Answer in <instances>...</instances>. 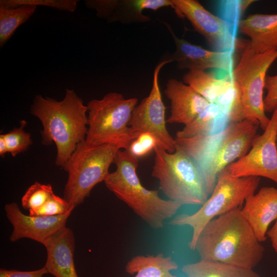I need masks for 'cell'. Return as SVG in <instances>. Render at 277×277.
Listing matches in <instances>:
<instances>
[{
	"label": "cell",
	"mask_w": 277,
	"mask_h": 277,
	"mask_svg": "<svg viewBox=\"0 0 277 277\" xmlns=\"http://www.w3.org/2000/svg\"><path fill=\"white\" fill-rule=\"evenodd\" d=\"M186 277H261L253 269L200 260L182 267Z\"/></svg>",
	"instance_id": "22"
},
{
	"label": "cell",
	"mask_w": 277,
	"mask_h": 277,
	"mask_svg": "<svg viewBox=\"0 0 277 277\" xmlns=\"http://www.w3.org/2000/svg\"><path fill=\"white\" fill-rule=\"evenodd\" d=\"M157 146H159V143L156 137L146 132L139 134L131 140L125 150L130 155L138 159L149 154Z\"/></svg>",
	"instance_id": "29"
},
{
	"label": "cell",
	"mask_w": 277,
	"mask_h": 277,
	"mask_svg": "<svg viewBox=\"0 0 277 277\" xmlns=\"http://www.w3.org/2000/svg\"><path fill=\"white\" fill-rule=\"evenodd\" d=\"M267 236L270 239L272 246L277 253V219L270 229L268 230Z\"/></svg>",
	"instance_id": "33"
},
{
	"label": "cell",
	"mask_w": 277,
	"mask_h": 277,
	"mask_svg": "<svg viewBox=\"0 0 277 277\" xmlns=\"http://www.w3.org/2000/svg\"><path fill=\"white\" fill-rule=\"evenodd\" d=\"M165 25L172 35L175 50L168 58L175 61L180 69L204 70L215 69L231 73L234 67L232 52L211 51L194 45L184 38H179L171 27Z\"/></svg>",
	"instance_id": "14"
},
{
	"label": "cell",
	"mask_w": 277,
	"mask_h": 277,
	"mask_svg": "<svg viewBox=\"0 0 277 277\" xmlns=\"http://www.w3.org/2000/svg\"><path fill=\"white\" fill-rule=\"evenodd\" d=\"M26 124L25 121H22L19 128H14L8 133L2 134L8 152L13 156L26 151L32 143L30 134L24 130Z\"/></svg>",
	"instance_id": "27"
},
{
	"label": "cell",
	"mask_w": 277,
	"mask_h": 277,
	"mask_svg": "<svg viewBox=\"0 0 277 277\" xmlns=\"http://www.w3.org/2000/svg\"><path fill=\"white\" fill-rule=\"evenodd\" d=\"M152 177L168 200L183 205L202 206L210 196L199 165L184 152L169 153L159 146L154 149Z\"/></svg>",
	"instance_id": "4"
},
{
	"label": "cell",
	"mask_w": 277,
	"mask_h": 277,
	"mask_svg": "<svg viewBox=\"0 0 277 277\" xmlns=\"http://www.w3.org/2000/svg\"><path fill=\"white\" fill-rule=\"evenodd\" d=\"M37 7L22 5L14 7L0 6V47L2 48L16 29L34 14Z\"/></svg>",
	"instance_id": "24"
},
{
	"label": "cell",
	"mask_w": 277,
	"mask_h": 277,
	"mask_svg": "<svg viewBox=\"0 0 277 277\" xmlns=\"http://www.w3.org/2000/svg\"><path fill=\"white\" fill-rule=\"evenodd\" d=\"M260 182V177H233L225 168L218 174L212 193L200 209L191 214L175 215L169 224L188 226L192 229L188 245L194 251L198 237L206 224L219 216L240 208L249 196L254 193Z\"/></svg>",
	"instance_id": "5"
},
{
	"label": "cell",
	"mask_w": 277,
	"mask_h": 277,
	"mask_svg": "<svg viewBox=\"0 0 277 277\" xmlns=\"http://www.w3.org/2000/svg\"><path fill=\"white\" fill-rule=\"evenodd\" d=\"M265 89L267 91L264 98L265 111L266 113L273 112L277 108V74L266 76Z\"/></svg>",
	"instance_id": "31"
},
{
	"label": "cell",
	"mask_w": 277,
	"mask_h": 277,
	"mask_svg": "<svg viewBox=\"0 0 277 277\" xmlns=\"http://www.w3.org/2000/svg\"><path fill=\"white\" fill-rule=\"evenodd\" d=\"M47 273H49L45 266L38 270L29 271L4 269L0 270V277H43Z\"/></svg>",
	"instance_id": "32"
},
{
	"label": "cell",
	"mask_w": 277,
	"mask_h": 277,
	"mask_svg": "<svg viewBox=\"0 0 277 277\" xmlns=\"http://www.w3.org/2000/svg\"><path fill=\"white\" fill-rule=\"evenodd\" d=\"M277 108L262 134L256 135L246 154L226 168L233 177H264L277 185Z\"/></svg>",
	"instance_id": "11"
},
{
	"label": "cell",
	"mask_w": 277,
	"mask_h": 277,
	"mask_svg": "<svg viewBox=\"0 0 277 277\" xmlns=\"http://www.w3.org/2000/svg\"><path fill=\"white\" fill-rule=\"evenodd\" d=\"M230 122L214 103H209L190 123L176 133L175 137L190 138L199 135H210L223 131Z\"/></svg>",
	"instance_id": "20"
},
{
	"label": "cell",
	"mask_w": 277,
	"mask_h": 277,
	"mask_svg": "<svg viewBox=\"0 0 277 277\" xmlns=\"http://www.w3.org/2000/svg\"><path fill=\"white\" fill-rule=\"evenodd\" d=\"M118 150L111 145L91 146L85 140L77 145L63 168L68 173L64 199L72 208L83 203L92 189L104 182Z\"/></svg>",
	"instance_id": "8"
},
{
	"label": "cell",
	"mask_w": 277,
	"mask_h": 277,
	"mask_svg": "<svg viewBox=\"0 0 277 277\" xmlns=\"http://www.w3.org/2000/svg\"><path fill=\"white\" fill-rule=\"evenodd\" d=\"M245 202L241 213L259 241L264 242L270 224L277 219V188L263 187Z\"/></svg>",
	"instance_id": "16"
},
{
	"label": "cell",
	"mask_w": 277,
	"mask_h": 277,
	"mask_svg": "<svg viewBox=\"0 0 277 277\" xmlns=\"http://www.w3.org/2000/svg\"><path fill=\"white\" fill-rule=\"evenodd\" d=\"M259 127L245 119L230 123L225 129L217 147L200 167L209 195L214 187L218 174L249 151Z\"/></svg>",
	"instance_id": "10"
},
{
	"label": "cell",
	"mask_w": 277,
	"mask_h": 277,
	"mask_svg": "<svg viewBox=\"0 0 277 277\" xmlns=\"http://www.w3.org/2000/svg\"><path fill=\"white\" fill-rule=\"evenodd\" d=\"M113 163L116 169L105 180L106 187L151 228H162L165 221L174 217L181 206L163 199L158 191L144 187L136 173L138 159L125 150H118Z\"/></svg>",
	"instance_id": "3"
},
{
	"label": "cell",
	"mask_w": 277,
	"mask_h": 277,
	"mask_svg": "<svg viewBox=\"0 0 277 277\" xmlns=\"http://www.w3.org/2000/svg\"><path fill=\"white\" fill-rule=\"evenodd\" d=\"M235 49L239 51V61L231 75L240 91L245 118L264 131L270 121L264 108L265 78L268 69L277 58V48L256 53L249 40L236 38Z\"/></svg>",
	"instance_id": "6"
},
{
	"label": "cell",
	"mask_w": 277,
	"mask_h": 277,
	"mask_svg": "<svg viewBox=\"0 0 277 277\" xmlns=\"http://www.w3.org/2000/svg\"><path fill=\"white\" fill-rule=\"evenodd\" d=\"M179 266L170 256L138 255L132 257L125 266V271L134 277H177L171 271Z\"/></svg>",
	"instance_id": "21"
},
{
	"label": "cell",
	"mask_w": 277,
	"mask_h": 277,
	"mask_svg": "<svg viewBox=\"0 0 277 277\" xmlns=\"http://www.w3.org/2000/svg\"><path fill=\"white\" fill-rule=\"evenodd\" d=\"M172 62L167 59L155 67L152 85L149 95L137 105L132 112L129 126L132 140L139 134L149 132L157 138L159 146L169 153L176 150L175 140L166 128L165 106L159 85V74L166 64Z\"/></svg>",
	"instance_id": "9"
},
{
	"label": "cell",
	"mask_w": 277,
	"mask_h": 277,
	"mask_svg": "<svg viewBox=\"0 0 277 277\" xmlns=\"http://www.w3.org/2000/svg\"><path fill=\"white\" fill-rule=\"evenodd\" d=\"M276 148H277V131H276Z\"/></svg>",
	"instance_id": "35"
},
{
	"label": "cell",
	"mask_w": 277,
	"mask_h": 277,
	"mask_svg": "<svg viewBox=\"0 0 277 277\" xmlns=\"http://www.w3.org/2000/svg\"><path fill=\"white\" fill-rule=\"evenodd\" d=\"M200 260L253 269L262 260L264 248L237 208L206 224L194 250Z\"/></svg>",
	"instance_id": "1"
},
{
	"label": "cell",
	"mask_w": 277,
	"mask_h": 277,
	"mask_svg": "<svg viewBox=\"0 0 277 277\" xmlns=\"http://www.w3.org/2000/svg\"><path fill=\"white\" fill-rule=\"evenodd\" d=\"M222 78L221 89L214 104L227 117L230 124L245 120L240 91L231 72H223Z\"/></svg>",
	"instance_id": "23"
},
{
	"label": "cell",
	"mask_w": 277,
	"mask_h": 277,
	"mask_svg": "<svg viewBox=\"0 0 277 277\" xmlns=\"http://www.w3.org/2000/svg\"><path fill=\"white\" fill-rule=\"evenodd\" d=\"M176 13L186 17L194 29L216 51L233 52L236 38L228 23L215 15L196 0H172Z\"/></svg>",
	"instance_id": "12"
},
{
	"label": "cell",
	"mask_w": 277,
	"mask_h": 277,
	"mask_svg": "<svg viewBox=\"0 0 277 277\" xmlns=\"http://www.w3.org/2000/svg\"><path fill=\"white\" fill-rule=\"evenodd\" d=\"M137 103L136 98H125L118 92L90 100L87 104V144L91 146L111 145L126 149L132 140L129 124Z\"/></svg>",
	"instance_id": "7"
},
{
	"label": "cell",
	"mask_w": 277,
	"mask_h": 277,
	"mask_svg": "<svg viewBox=\"0 0 277 277\" xmlns=\"http://www.w3.org/2000/svg\"><path fill=\"white\" fill-rule=\"evenodd\" d=\"M47 251L45 266L55 277H78L74 263L75 238L66 226L52 235L44 245Z\"/></svg>",
	"instance_id": "18"
},
{
	"label": "cell",
	"mask_w": 277,
	"mask_h": 277,
	"mask_svg": "<svg viewBox=\"0 0 277 277\" xmlns=\"http://www.w3.org/2000/svg\"><path fill=\"white\" fill-rule=\"evenodd\" d=\"M85 3L88 8L96 11L98 17L109 23L125 24L150 21V18L143 13L145 9L174 8L172 0H87Z\"/></svg>",
	"instance_id": "15"
},
{
	"label": "cell",
	"mask_w": 277,
	"mask_h": 277,
	"mask_svg": "<svg viewBox=\"0 0 277 277\" xmlns=\"http://www.w3.org/2000/svg\"><path fill=\"white\" fill-rule=\"evenodd\" d=\"M4 210L8 221L13 226V231L10 236L11 242L28 238L43 245L52 235L66 226L67 221L72 213L69 212L55 216L26 215L16 203L6 204Z\"/></svg>",
	"instance_id": "13"
},
{
	"label": "cell",
	"mask_w": 277,
	"mask_h": 277,
	"mask_svg": "<svg viewBox=\"0 0 277 277\" xmlns=\"http://www.w3.org/2000/svg\"><path fill=\"white\" fill-rule=\"evenodd\" d=\"M239 32L249 38L256 53H264L277 48V14H253L240 20Z\"/></svg>",
	"instance_id": "19"
},
{
	"label": "cell",
	"mask_w": 277,
	"mask_h": 277,
	"mask_svg": "<svg viewBox=\"0 0 277 277\" xmlns=\"http://www.w3.org/2000/svg\"><path fill=\"white\" fill-rule=\"evenodd\" d=\"M79 1L77 0H1L0 6L14 7L22 5L48 7L61 11L74 12Z\"/></svg>",
	"instance_id": "28"
},
{
	"label": "cell",
	"mask_w": 277,
	"mask_h": 277,
	"mask_svg": "<svg viewBox=\"0 0 277 277\" xmlns=\"http://www.w3.org/2000/svg\"><path fill=\"white\" fill-rule=\"evenodd\" d=\"M165 94L170 103V124L187 125L209 104L189 85L174 78L168 80Z\"/></svg>",
	"instance_id": "17"
},
{
	"label": "cell",
	"mask_w": 277,
	"mask_h": 277,
	"mask_svg": "<svg viewBox=\"0 0 277 277\" xmlns=\"http://www.w3.org/2000/svg\"><path fill=\"white\" fill-rule=\"evenodd\" d=\"M30 112L42 123V143L55 144V163L64 168L77 145L86 139L87 105L74 90L67 89L64 98L60 101L40 94L35 95Z\"/></svg>",
	"instance_id": "2"
},
{
	"label": "cell",
	"mask_w": 277,
	"mask_h": 277,
	"mask_svg": "<svg viewBox=\"0 0 277 277\" xmlns=\"http://www.w3.org/2000/svg\"><path fill=\"white\" fill-rule=\"evenodd\" d=\"M6 153H8L7 147L2 134L0 135V155L3 157Z\"/></svg>",
	"instance_id": "34"
},
{
	"label": "cell",
	"mask_w": 277,
	"mask_h": 277,
	"mask_svg": "<svg viewBox=\"0 0 277 277\" xmlns=\"http://www.w3.org/2000/svg\"><path fill=\"white\" fill-rule=\"evenodd\" d=\"M185 84L189 85L209 103H215L222 82V76L214 72L189 70L183 77Z\"/></svg>",
	"instance_id": "25"
},
{
	"label": "cell",
	"mask_w": 277,
	"mask_h": 277,
	"mask_svg": "<svg viewBox=\"0 0 277 277\" xmlns=\"http://www.w3.org/2000/svg\"><path fill=\"white\" fill-rule=\"evenodd\" d=\"M54 194L50 184L35 182L30 186L21 200L22 207L28 210L43 206Z\"/></svg>",
	"instance_id": "26"
},
{
	"label": "cell",
	"mask_w": 277,
	"mask_h": 277,
	"mask_svg": "<svg viewBox=\"0 0 277 277\" xmlns=\"http://www.w3.org/2000/svg\"><path fill=\"white\" fill-rule=\"evenodd\" d=\"M72 208L64 199L53 194L41 207L29 210V215L32 216H55L72 212Z\"/></svg>",
	"instance_id": "30"
}]
</instances>
